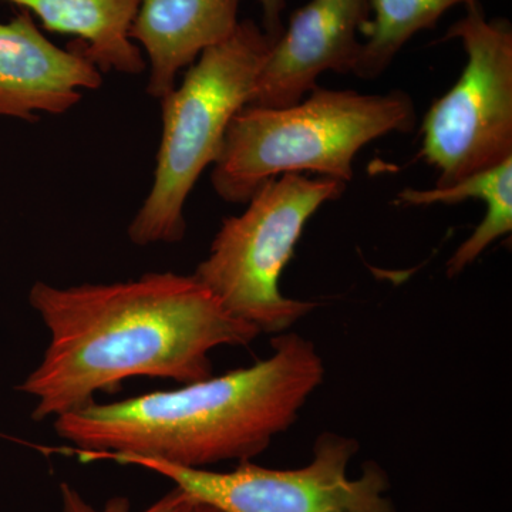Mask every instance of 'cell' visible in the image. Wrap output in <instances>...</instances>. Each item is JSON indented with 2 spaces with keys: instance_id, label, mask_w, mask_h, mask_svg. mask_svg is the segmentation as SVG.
<instances>
[{
  "instance_id": "6da1fadb",
  "label": "cell",
  "mask_w": 512,
  "mask_h": 512,
  "mask_svg": "<svg viewBox=\"0 0 512 512\" xmlns=\"http://www.w3.org/2000/svg\"><path fill=\"white\" fill-rule=\"evenodd\" d=\"M29 301L50 335L18 387L36 397V421L82 409L133 377L200 382L212 376V350L261 335L194 275L174 272L69 288L36 282Z\"/></svg>"
},
{
  "instance_id": "7a4b0ae2",
  "label": "cell",
  "mask_w": 512,
  "mask_h": 512,
  "mask_svg": "<svg viewBox=\"0 0 512 512\" xmlns=\"http://www.w3.org/2000/svg\"><path fill=\"white\" fill-rule=\"evenodd\" d=\"M272 349L255 365L180 389L87 404L55 419L57 436L82 461L144 457L187 468L249 461L295 423L325 376L308 339L285 333Z\"/></svg>"
},
{
  "instance_id": "3957f363",
  "label": "cell",
  "mask_w": 512,
  "mask_h": 512,
  "mask_svg": "<svg viewBox=\"0 0 512 512\" xmlns=\"http://www.w3.org/2000/svg\"><path fill=\"white\" fill-rule=\"evenodd\" d=\"M416 121L414 101L402 90L360 94L316 86L291 106H244L212 165V187L224 201L247 204L284 174L315 173L348 184L363 147L387 134L410 133Z\"/></svg>"
},
{
  "instance_id": "277c9868",
  "label": "cell",
  "mask_w": 512,
  "mask_h": 512,
  "mask_svg": "<svg viewBox=\"0 0 512 512\" xmlns=\"http://www.w3.org/2000/svg\"><path fill=\"white\" fill-rule=\"evenodd\" d=\"M276 39L254 20H239L235 32L202 52L183 84L160 100L163 137L154 184L128 227L131 242L146 247L184 238L188 195L220 157L229 123L247 106Z\"/></svg>"
},
{
  "instance_id": "5b68a950",
  "label": "cell",
  "mask_w": 512,
  "mask_h": 512,
  "mask_svg": "<svg viewBox=\"0 0 512 512\" xmlns=\"http://www.w3.org/2000/svg\"><path fill=\"white\" fill-rule=\"evenodd\" d=\"M346 184L303 174H284L262 185L247 210L224 220L210 255L194 275L232 315L261 333H282L316 308L286 298L281 276L303 229L316 211L338 200Z\"/></svg>"
},
{
  "instance_id": "8992f818",
  "label": "cell",
  "mask_w": 512,
  "mask_h": 512,
  "mask_svg": "<svg viewBox=\"0 0 512 512\" xmlns=\"http://www.w3.org/2000/svg\"><path fill=\"white\" fill-rule=\"evenodd\" d=\"M467 55L460 79L431 104L419 156L439 171L436 188L512 158V26L488 19L478 0L447 30Z\"/></svg>"
},
{
  "instance_id": "52a82bcc",
  "label": "cell",
  "mask_w": 512,
  "mask_h": 512,
  "mask_svg": "<svg viewBox=\"0 0 512 512\" xmlns=\"http://www.w3.org/2000/svg\"><path fill=\"white\" fill-rule=\"evenodd\" d=\"M356 440L322 433L308 466L292 470L265 468L241 461L228 473L178 467L144 457L97 456L124 466L146 468L173 481L175 487L221 512H397L387 491L386 471L369 461L360 477L350 478Z\"/></svg>"
},
{
  "instance_id": "ba28073f",
  "label": "cell",
  "mask_w": 512,
  "mask_h": 512,
  "mask_svg": "<svg viewBox=\"0 0 512 512\" xmlns=\"http://www.w3.org/2000/svg\"><path fill=\"white\" fill-rule=\"evenodd\" d=\"M370 0H311L296 10L255 79L247 106L285 107L305 99L325 72L353 73L370 19Z\"/></svg>"
},
{
  "instance_id": "9c48e42d",
  "label": "cell",
  "mask_w": 512,
  "mask_h": 512,
  "mask_svg": "<svg viewBox=\"0 0 512 512\" xmlns=\"http://www.w3.org/2000/svg\"><path fill=\"white\" fill-rule=\"evenodd\" d=\"M103 74L82 53L60 49L22 9L0 23V117L37 121L35 113L63 114L96 90Z\"/></svg>"
},
{
  "instance_id": "30bf717a",
  "label": "cell",
  "mask_w": 512,
  "mask_h": 512,
  "mask_svg": "<svg viewBox=\"0 0 512 512\" xmlns=\"http://www.w3.org/2000/svg\"><path fill=\"white\" fill-rule=\"evenodd\" d=\"M241 0H141L130 37L150 60L147 93L161 100L202 52L237 29Z\"/></svg>"
},
{
  "instance_id": "8fae6325",
  "label": "cell",
  "mask_w": 512,
  "mask_h": 512,
  "mask_svg": "<svg viewBox=\"0 0 512 512\" xmlns=\"http://www.w3.org/2000/svg\"><path fill=\"white\" fill-rule=\"evenodd\" d=\"M35 13L49 32L76 36L72 49L103 72L138 74L147 63L130 30L141 0H0Z\"/></svg>"
},
{
  "instance_id": "7c38bea8",
  "label": "cell",
  "mask_w": 512,
  "mask_h": 512,
  "mask_svg": "<svg viewBox=\"0 0 512 512\" xmlns=\"http://www.w3.org/2000/svg\"><path fill=\"white\" fill-rule=\"evenodd\" d=\"M473 0H370L373 18L363 26L365 42L360 47L353 74L375 80L386 72L394 57L421 30L433 29L441 16Z\"/></svg>"
},
{
  "instance_id": "4fadbf2b",
  "label": "cell",
  "mask_w": 512,
  "mask_h": 512,
  "mask_svg": "<svg viewBox=\"0 0 512 512\" xmlns=\"http://www.w3.org/2000/svg\"><path fill=\"white\" fill-rule=\"evenodd\" d=\"M60 491H62L63 512H133L127 498H113L104 507L96 508L87 503L72 485L63 483ZM202 505H204L202 501L185 493L181 488L175 487L170 493L165 494L163 498L141 512H200Z\"/></svg>"
},
{
  "instance_id": "5bb4252c",
  "label": "cell",
  "mask_w": 512,
  "mask_h": 512,
  "mask_svg": "<svg viewBox=\"0 0 512 512\" xmlns=\"http://www.w3.org/2000/svg\"><path fill=\"white\" fill-rule=\"evenodd\" d=\"M259 3L262 6V16H264V26H262V29L269 36H281L285 29L284 23H282L285 0H259Z\"/></svg>"
},
{
  "instance_id": "9a60e30c",
  "label": "cell",
  "mask_w": 512,
  "mask_h": 512,
  "mask_svg": "<svg viewBox=\"0 0 512 512\" xmlns=\"http://www.w3.org/2000/svg\"><path fill=\"white\" fill-rule=\"evenodd\" d=\"M200 512H221V511H218L217 508L211 507V505L204 503V505H202Z\"/></svg>"
}]
</instances>
